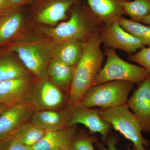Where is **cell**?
Instances as JSON below:
<instances>
[{
	"label": "cell",
	"instance_id": "7c38bea8",
	"mask_svg": "<svg viewBox=\"0 0 150 150\" xmlns=\"http://www.w3.org/2000/svg\"><path fill=\"white\" fill-rule=\"evenodd\" d=\"M33 83L30 75L0 82V103L8 106L25 102Z\"/></svg>",
	"mask_w": 150,
	"mask_h": 150
},
{
	"label": "cell",
	"instance_id": "52a82bcc",
	"mask_svg": "<svg viewBox=\"0 0 150 150\" xmlns=\"http://www.w3.org/2000/svg\"><path fill=\"white\" fill-rule=\"evenodd\" d=\"M33 83L25 102L36 111L61 109L67 101L65 94L55 85L48 76Z\"/></svg>",
	"mask_w": 150,
	"mask_h": 150
},
{
	"label": "cell",
	"instance_id": "7402d4cb",
	"mask_svg": "<svg viewBox=\"0 0 150 150\" xmlns=\"http://www.w3.org/2000/svg\"><path fill=\"white\" fill-rule=\"evenodd\" d=\"M118 21L124 30L138 39L144 46L150 48V26L123 16Z\"/></svg>",
	"mask_w": 150,
	"mask_h": 150
},
{
	"label": "cell",
	"instance_id": "484cf974",
	"mask_svg": "<svg viewBox=\"0 0 150 150\" xmlns=\"http://www.w3.org/2000/svg\"><path fill=\"white\" fill-rule=\"evenodd\" d=\"M116 141L115 137L108 136L105 142L106 143V146H105L103 143H99V142L96 143V145L99 150H117L115 147ZM128 150H133L131 148L129 147Z\"/></svg>",
	"mask_w": 150,
	"mask_h": 150
},
{
	"label": "cell",
	"instance_id": "ac0fdd59",
	"mask_svg": "<svg viewBox=\"0 0 150 150\" xmlns=\"http://www.w3.org/2000/svg\"><path fill=\"white\" fill-rule=\"evenodd\" d=\"M76 67H70L52 58L47 74L51 81L65 93H69Z\"/></svg>",
	"mask_w": 150,
	"mask_h": 150
},
{
	"label": "cell",
	"instance_id": "277c9868",
	"mask_svg": "<svg viewBox=\"0 0 150 150\" xmlns=\"http://www.w3.org/2000/svg\"><path fill=\"white\" fill-rule=\"evenodd\" d=\"M105 64L94 80L93 86L114 81H123L139 85L150 77L144 68L129 63L116 54L114 49L105 48Z\"/></svg>",
	"mask_w": 150,
	"mask_h": 150
},
{
	"label": "cell",
	"instance_id": "e0dca14e",
	"mask_svg": "<svg viewBox=\"0 0 150 150\" xmlns=\"http://www.w3.org/2000/svg\"><path fill=\"white\" fill-rule=\"evenodd\" d=\"M76 1V0H56L50 3L38 14L37 21L48 25H55L67 18V11Z\"/></svg>",
	"mask_w": 150,
	"mask_h": 150
},
{
	"label": "cell",
	"instance_id": "4316f807",
	"mask_svg": "<svg viewBox=\"0 0 150 150\" xmlns=\"http://www.w3.org/2000/svg\"><path fill=\"white\" fill-rule=\"evenodd\" d=\"M8 150H33L31 147L23 144L15 138L11 137L10 140Z\"/></svg>",
	"mask_w": 150,
	"mask_h": 150
},
{
	"label": "cell",
	"instance_id": "e575fe53",
	"mask_svg": "<svg viewBox=\"0 0 150 150\" xmlns=\"http://www.w3.org/2000/svg\"><path fill=\"white\" fill-rule=\"evenodd\" d=\"M142 150H146V149H143Z\"/></svg>",
	"mask_w": 150,
	"mask_h": 150
},
{
	"label": "cell",
	"instance_id": "603a6c76",
	"mask_svg": "<svg viewBox=\"0 0 150 150\" xmlns=\"http://www.w3.org/2000/svg\"><path fill=\"white\" fill-rule=\"evenodd\" d=\"M122 5L124 14L134 21L140 22L143 18L150 14V0H124Z\"/></svg>",
	"mask_w": 150,
	"mask_h": 150
},
{
	"label": "cell",
	"instance_id": "4dcf8cb0",
	"mask_svg": "<svg viewBox=\"0 0 150 150\" xmlns=\"http://www.w3.org/2000/svg\"><path fill=\"white\" fill-rule=\"evenodd\" d=\"M140 22L143 23L145 24L150 25V14L147 16L143 18L141 21Z\"/></svg>",
	"mask_w": 150,
	"mask_h": 150
},
{
	"label": "cell",
	"instance_id": "9a60e30c",
	"mask_svg": "<svg viewBox=\"0 0 150 150\" xmlns=\"http://www.w3.org/2000/svg\"><path fill=\"white\" fill-rule=\"evenodd\" d=\"M89 8L103 24L118 21L124 14L122 3L124 0H86Z\"/></svg>",
	"mask_w": 150,
	"mask_h": 150
},
{
	"label": "cell",
	"instance_id": "4fadbf2b",
	"mask_svg": "<svg viewBox=\"0 0 150 150\" xmlns=\"http://www.w3.org/2000/svg\"><path fill=\"white\" fill-rule=\"evenodd\" d=\"M72 111L64 109L36 111L30 122L47 131H60L68 127Z\"/></svg>",
	"mask_w": 150,
	"mask_h": 150
},
{
	"label": "cell",
	"instance_id": "44dd1931",
	"mask_svg": "<svg viewBox=\"0 0 150 150\" xmlns=\"http://www.w3.org/2000/svg\"><path fill=\"white\" fill-rule=\"evenodd\" d=\"M47 132L29 121L15 131L11 137L23 144L32 147L44 137Z\"/></svg>",
	"mask_w": 150,
	"mask_h": 150
},
{
	"label": "cell",
	"instance_id": "8992f818",
	"mask_svg": "<svg viewBox=\"0 0 150 150\" xmlns=\"http://www.w3.org/2000/svg\"><path fill=\"white\" fill-rule=\"evenodd\" d=\"M53 48L37 41H19L11 44L9 52L16 53L25 67L38 79L48 77V64Z\"/></svg>",
	"mask_w": 150,
	"mask_h": 150
},
{
	"label": "cell",
	"instance_id": "9c48e42d",
	"mask_svg": "<svg viewBox=\"0 0 150 150\" xmlns=\"http://www.w3.org/2000/svg\"><path fill=\"white\" fill-rule=\"evenodd\" d=\"M35 111L26 102L7 106L0 114V141L10 138L15 131L30 121Z\"/></svg>",
	"mask_w": 150,
	"mask_h": 150
},
{
	"label": "cell",
	"instance_id": "1f68e13d",
	"mask_svg": "<svg viewBox=\"0 0 150 150\" xmlns=\"http://www.w3.org/2000/svg\"><path fill=\"white\" fill-rule=\"evenodd\" d=\"M6 105H5L2 104L0 103V114L2 112L3 110L5 109L7 107Z\"/></svg>",
	"mask_w": 150,
	"mask_h": 150
},
{
	"label": "cell",
	"instance_id": "3957f363",
	"mask_svg": "<svg viewBox=\"0 0 150 150\" xmlns=\"http://www.w3.org/2000/svg\"><path fill=\"white\" fill-rule=\"evenodd\" d=\"M134 84L126 81H114L92 86L76 108L106 109L126 104Z\"/></svg>",
	"mask_w": 150,
	"mask_h": 150
},
{
	"label": "cell",
	"instance_id": "836d02e7",
	"mask_svg": "<svg viewBox=\"0 0 150 150\" xmlns=\"http://www.w3.org/2000/svg\"><path fill=\"white\" fill-rule=\"evenodd\" d=\"M126 1H133V0H126Z\"/></svg>",
	"mask_w": 150,
	"mask_h": 150
},
{
	"label": "cell",
	"instance_id": "7a4b0ae2",
	"mask_svg": "<svg viewBox=\"0 0 150 150\" xmlns=\"http://www.w3.org/2000/svg\"><path fill=\"white\" fill-rule=\"evenodd\" d=\"M103 23L90 8H76L67 21L56 27L43 29L45 33L57 44L71 40L84 41L99 29Z\"/></svg>",
	"mask_w": 150,
	"mask_h": 150
},
{
	"label": "cell",
	"instance_id": "f1b7e54d",
	"mask_svg": "<svg viewBox=\"0 0 150 150\" xmlns=\"http://www.w3.org/2000/svg\"><path fill=\"white\" fill-rule=\"evenodd\" d=\"M11 137L4 141H0V150H8Z\"/></svg>",
	"mask_w": 150,
	"mask_h": 150
},
{
	"label": "cell",
	"instance_id": "6da1fadb",
	"mask_svg": "<svg viewBox=\"0 0 150 150\" xmlns=\"http://www.w3.org/2000/svg\"><path fill=\"white\" fill-rule=\"evenodd\" d=\"M99 29L84 40L82 53L75 67L74 77L69 91L67 108L72 111L77 106L86 92L91 87L100 71L105 54Z\"/></svg>",
	"mask_w": 150,
	"mask_h": 150
},
{
	"label": "cell",
	"instance_id": "2e32d148",
	"mask_svg": "<svg viewBox=\"0 0 150 150\" xmlns=\"http://www.w3.org/2000/svg\"><path fill=\"white\" fill-rule=\"evenodd\" d=\"M23 23L22 14L16 8L0 12V46L16 36Z\"/></svg>",
	"mask_w": 150,
	"mask_h": 150
},
{
	"label": "cell",
	"instance_id": "83f0119b",
	"mask_svg": "<svg viewBox=\"0 0 150 150\" xmlns=\"http://www.w3.org/2000/svg\"><path fill=\"white\" fill-rule=\"evenodd\" d=\"M28 0H8V8H16L17 6L26 2Z\"/></svg>",
	"mask_w": 150,
	"mask_h": 150
},
{
	"label": "cell",
	"instance_id": "f546056e",
	"mask_svg": "<svg viewBox=\"0 0 150 150\" xmlns=\"http://www.w3.org/2000/svg\"><path fill=\"white\" fill-rule=\"evenodd\" d=\"M8 0H0V12L7 9Z\"/></svg>",
	"mask_w": 150,
	"mask_h": 150
},
{
	"label": "cell",
	"instance_id": "cb8c5ba5",
	"mask_svg": "<svg viewBox=\"0 0 150 150\" xmlns=\"http://www.w3.org/2000/svg\"><path fill=\"white\" fill-rule=\"evenodd\" d=\"M98 142L96 137L87 134H82L74 138L71 146V150H95L93 144Z\"/></svg>",
	"mask_w": 150,
	"mask_h": 150
},
{
	"label": "cell",
	"instance_id": "5bb4252c",
	"mask_svg": "<svg viewBox=\"0 0 150 150\" xmlns=\"http://www.w3.org/2000/svg\"><path fill=\"white\" fill-rule=\"evenodd\" d=\"M76 125L63 130L47 131L40 141L32 147L33 150H66L70 148L76 134Z\"/></svg>",
	"mask_w": 150,
	"mask_h": 150
},
{
	"label": "cell",
	"instance_id": "5b68a950",
	"mask_svg": "<svg viewBox=\"0 0 150 150\" xmlns=\"http://www.w3.org/2000/svg\"><path fill=\"white\" fill-rule=\"evenodd\" d=\"M100 118L110 124L127 139L133 143L134 150H142L149 146V142L143 137L142 126L126 104L111 108H99Z\"/></svg>",
	"mask_w": 150,
	"mask_h": 150
},
{
	"label": "cell",
	"instance_id": "d6986e66",
	"mask_svg": "<svg viewBox=\"0 0 150 150\" xmlns=\"http://www.w3.org/2000/svg\"><path fill=\"white\" fill-rule=\"evenodd\" d=\"M83 41L71 40L57 44L53 48L52 58L70 66L76 67L81 56Z\"/></svg>",
	"mask_w": 150,
	"mask_h": 150
},
{
	"label": "cell",
	"instance_id": "d6a6232c",
	"mask_svg": "<svg viewBox=\"0 0 150 150\" xmlns=\"http://www.w3.org/2000/svg\"><path fill=\"white\" fill-rule=\"evenodd\" d=\"M66 150H71V149H70V148H69V149H67Z\"/></svg>",
	"mask_w": 150,
	"mask_h": 150
},
{
	"label": "cell",
	"instance_id": "8fae6325",
	"mask_svg": "<svg viewBox=\"0 0 150 150\" xmlns=\"http://www.w3.org/2000/svg\"><path fill=\"white\" fill-rule=\"evenodd\" d=\"M78 124L85 126L92 134H101L103 142H105L109 136L111 126L100 118L99 109L82 108H76L72 111L68 127Z\"/></svg>",
	"mask_w": 150,
	"mask_h": 150
},
{
	"label": "cell",
	"instance_id": "d4e9b609",
	"mask_svg": "<svg viewBox=\"0 0 150 150\" xmlns=\"http://www.w3.org/2000/svg\"><path fill=\"white\" fill-rule=\"evenodd\" d=\"M128 59L144 68L150 74V48L143 47L138 52L129 55Z\"/></svg>",
	"mask_w": 150,
	"mask_h": 150
},
{
	"label": "cell",
	"instance_id": "ba28073f",
	"mask_svg": "<svg viewBox=\"0 0 150 150\" xmlns=\"http://www.w3.org/2000/svg\"><path fill=\"white\" fill-rule=\"evenodd\" d=\"M102 43L106 48L118 49L129 55L145 47L138 39L121 27L118 21L110 24H102L99 28Z\"/></svg>",
	"mask_w": 150,
	"mask_h": 150
},
{
	"label": "cell",
	"instance_id": "30bf717a",
	"mask_svg": "<svg viewBox=\"0 0 150 150\" xmlns=\"http://www.w3.org/2000/svg\"><path fill=\"white\" fill-rule=\"evenodd\" d=\"M126 104L133 111L143 131L150 133V77L139 85Z\"/></svg>",
	"mask_w": 150,
	"mask_h": 150
},
{
	"label": "cell",
	"instance_id": "ffe728a7",
	"mask_svg": "<svg viewBox=\"0 0 150 150\" xmlns=\"http://www.w3.org/2000/svg\"><path fill=\"white\" fill-rule=\"evenodd\" d=\"M29 72L10 55L0 53V82L29 76Z\"/></svg>",
	"mask_w": 150,
	"mask_h": 150
}]
</instances>
